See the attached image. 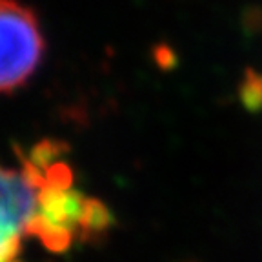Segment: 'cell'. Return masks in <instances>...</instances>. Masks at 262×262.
<instances>
[{
    "label": "cell",
    "instance_id": "cell-1",
    "mask_svg": "<svg viewBox=\"0 0 262 262\" xmlns=\"http://www.w3.org/2000/svg\"><path fill=\"white\" fill-rule=\"evenodd\" d=\"M0 90L15 95L35 75L44 55L38 16L20 0H0Z\"/></svg>",
    "mask_w": 262,
    "mask_h": 262
},
{
    "label": "cell",
    "instance_id": "cell-2",
    "mask_svg": "<svg viewBox=\"0 0 262 262\" xmlns=\"http://www.w3.org/2000/svg\"><path fill=\"white\" fill-rule=\"evenodd\" d=\"M238 98L242 106L251 113L262 110V73L253 68H246L238 82Z\"/></svg>",
    "mask_w": 262,
    "mask_h": 262
},
{
    "label": "cell",
    "instance_id": "cell-3",
    "mask_svg": "<svg viewBox=\"0 0 262 262\" xmlns=\"http://www.w3.org/2000/svg\"><path fill=\"white\" fill-rule=\"evenodd\" d=\"M151 58L160 71H171V70H175L177 64H179L175 49L169 44H166V42H159V44L153 46Z\"/></svg>",
    "mask_w": 262,
    "mask_h": 262
}]
</instances>
